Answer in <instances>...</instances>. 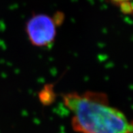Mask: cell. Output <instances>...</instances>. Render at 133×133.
Returning a JSON list of instances; mask_svg holds the SVG:
<instances>
[{
  "label": "cell",
  "mask_w": 133,
  "mask_h": 133,
  "mask_svg": "<svg viewBox=\"0 0 133 133\" xmlns=\"http://www.w3.org/2000/svg\"><path fill=\"white\" fill-rule=\"evenodd\" d=\"M121 10L123 13L126 14H130L132 12V5L131 2H123L119 4Z\"/></svg>",
  "instance_id": "3"
},
{
  "label": "cell",
  "mask_w": 133,
  "mask_h": 133,
  "mask_svg": "<svg viewBox=\"0 0 133 133\" xmlns=\"http://www.w3.org/2000/svg\"><path fill=\"white\" fill-rule=\"evenodd\" d=\"M63 103L73 114L72 127L81 133H132V126L119 109L109 103L105 93H66Z\"/></svg>",
  "instance_id": "1"
},
{
  "label": "cell",
  "mask_w": 133,
  "mask_h": 133,
  "mask_svg": "<svg viewBox=\"0 0 133 133\" xmlns=\"http://www.w3.org/2000/svg\"><path fill=\"white\" fill-rule=\"evenodd\" d=\"M57 25L54 18L44 14H36L26 23V34L33 46L46 47L55 39Z\"/></svg>",
  "instance_id": "2"
},
{
  "label": "cell",
  "mask_w": 133,
  "mask_h": 133,
  "mask_svg": "<svg viewBox=\"0 0 133 133\" xmlns=\"http://www.w3.org/2000/svg\"><path fill=\"white\" fill-rule=\"evenodd\" d=\"M113 3L114 4H117V5H119L120 4L123 3V2H131V0H111Z\"/></svg>",
  "instance_id": "4"
}]
</instances>
